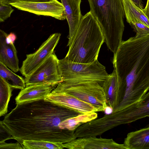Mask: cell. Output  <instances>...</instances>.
I'll return each mask as SVG.
<instances>
[{"label": "cell", "mask_w": 149, "mask_h": 149, "mask_svg": "<svg viewBox=\"0 0 149 149\" xmlns=\"http://www.w3.org/2000/svg\"><path fill=\"white\" fill-rule=\"evenodd\" d=\"M125 16L129 24L133 22H141L149 28V20L142 9L136 6L131 0H122Z\"/></svg>", "instance_id": "ac0fdd59"}, {"label": "cell", "mask_w": 149, "mask_h": 149, "mask_svg": "<svg viewBox=\"0 0 149 149\" xmlns=\"http://www.w3.org/2000/svg\"><path fill=\"white\" fill-rule=\"evenodd\" d=\"M22 144L26 149H58L64 148V143L41 140H24Z\"/></svg>", "instance_id": "44dd1931"}, {"label": "cell", "mask_w": 149, "mask_h": 149, "mask_svg": "<svg viewBox=\"0 0 149 149\" xmlns=\"http://www.w3.org/2000/svg\"><path fill=\"white\" fill-rule=\"evenodd\" d=\"M56 86L49 84H41L26 86L24 88L21 90L16 97V104L44 99L55 88Z\"/></svg>", "instance_id": "9a60e30c"}, {"label": "cell", "mask_w": 149, "mask_h": 149, "mask_svg": "<svg viewBox=\"0 0 149 149\" xmlns=\"http://www.w3.org/2000/svg\"><path fill=\"white\" fill-rule=\"evenodd\" d=\"M7 37L13 42H14L16 39V36L14 33H11L9 34H8Z\"/></svg>", "instance_id": "f546056e"}, {"label": "cell", "mask_w": 149, "mask_h": 149, "mask_svg": "<svg viewBox=\"0 0 149 149\" xmlns=\"http://www.w3.org/2000/svg\"><path fill=\"white\" fill-rule=\"evenodd\" d=\"M13 139L11 134L6 128L1 121L0 122V143H2L8 140Z\"/></svg>", "instance_id": "d4e9b609"}, {"label": "cell", "mask_w": 149, "mask_h": 149, "mask_svg": "<svg viewBox=\"0 0 149 149\" xmlns=\"http://www.w3.org/2000/svg\"><path fill=\"white\" fill-rule=\"evenodd\" d=\"M8 34L0 30V62L15 72L20 70L17 52L14 43L6 41Z\"/></svg>", "instance_id": "5bb4252c"}, {"label": "cell", "mask_w": 149, "mask_h": 149, "mask_svg": "<svg viewBox=\"0 0 149 149\" xmlns=\"http://www.w3.org/2000/svg\"><path fill=\"white\" fill-rule=\"evenodd\" d=\"M55 90L65 92L93 106L97 112L104 111L107 107L102 87L94 81L68 83L62 81Z\"/></svg>", "instance_id": "8992f818"}, {"label": "cell", "mask_w": 149, "mask_h": 149, "mask_svg": "<svg viewBox=\"0 0 149 149\" xmlns=\"http://www.w3.org/2000/svg\"><path fill=\"white\" fill-rule=\"evenodd\" d=\"M44 100L81 114L97 112V109L91 104L54 88L46 97Z\"/></svg>", "instance_id": "30bf717a"}, {"label": "cell", "mask_w": 149, "mask_h": 149, "mask_svg": "<svg viewBox=\"0 0 149 149\" xmlns=\"http://www.w3.org/2000/svg\"><path fill=\"white\" fill-rule=\"evenodd\" d=\"M58 68L63 81L68 83L94 81L102 86L109 76L105 67L97 60L91 63H81L64 58L58 60Z\"/></svg>", "instance_id": "5b68a950"}, {"label": "cell", "mask_w": 149, "mask_h": 149, "mask_svg": "<svg viewBox=\"0 0 149 149\" xmlns=\"http://www.w3.org/2000/svg\"><path fill=\"white\" fill-rule=\"evenodd\" d=\"M104 37L97 22L90 11L83 16L77 32L67 46L65 58L72 61L89 63L97 60Z\"/></svg>", "instance_id": "3957f363"}, {"label": "cell", "mask_w": 149, "mask_h": 149, "mask_svg": "<svg viewBox=\"0 0 149 149\" xmlns=\"http://www.w3.org/2000/svg\"><path fill=\"white\" fill-rule=\"evenodd\" d=\"M116 109L118 111L120 125L149 117V91L139 101L124 109Z\"/></svg>", "instance_id": "7c38bea8"}, {"label": "cell", "mask_w": 149, "mask_h": 149, "mask_svg": "<svg viewBox=\"0 0 149 149\" xmlns=\"http://www.w3.org/2000/svg\"><path fill=\"white\" fill-rule=\"evenodd\" d=\"M0 77L13 88L22 90L26 87L24 79L0 62Z\"/></svg>", "instance_id": "ffe728a7"}, {"label": "cell", "mask_w": 149, "mask_h": 149, "mask_svg": "<svg viewBox=\"0 0 149 149\" xmlns=\"http://www.w3.org/2000/svg\"><path fill=\"white\" fill-rule=\"evenodd\" d=\"M61 36L59 33L52 34L35 52L26 55L20 69L24 76L29 75L54 52Z\"/></svg>", "instance_id": "ba28073f"}, {"label": "cell", "mask_w": 149, "mask_h": 149, "mask_svg": "<svg viewBox=\"0 0 149 149\" xmlns=\"http://www.w3.org/2000/svg\"><path fill=\"white\" fill-rule=\"evenodd\" d=\"M58 60L54 52L31 74L25 77L26 86L41 84L56 86L62 82L58 70Z\"/></svg>", "instance_id": "52a82bcc"}, {"label": "cell", "mask_w": 149, "mask_h": 149, "mask_svg": "<svg viewBox=\"0 0 149 149\" xmlns=\"http://www.w3.org/2000/svg\"><path fill=\"white\" fill-rule=\"evenodd\" d=\"M14 10L10 5L0 4V22H3L9 17Z\"/></svg>", "instance_id": "cb8c5ba5"}, {"label": "cell", "mask_w": 149, "mask_h": 149, "mask_svg": "<svg viewBox=\"0 0 149 149\" xmlns=\"http://www.w3.org/2000/svg\"><path fill=\"white\" fill-rule=\"evenodd\" d=\"M69 27L68 46L75 34L83 17L81 12V0H61Z\"/></svg>", "instance_id": "4fadbf2b"}, {"label": "cell", "mask_w": 149, "mask_h": 149, "mask_svg": "<svg viewBox=\"0 0 149 149\" xmlns=\"http://www.w3.org/2000/svg\"><path fill=\"white\" fill-rule=\"evenodd\" d=\"M64 145L69 149H127L123 144L118 143L112 139L96 136L77 138Z\"/></svg>", "instance_id": "8fae6325"}, {"label": "cell", "mask_w": 149, "mask_h": 149, "mask_svg": "<svg viewBox=\"0 0 149 149\" xmlns=\"http://www.w3.org/2000/svg\"><path fill=\"white\" fill-rule=\"evenodd\" d=\"M13 88L2 78L0 77V116H3L8 111V107L12 96Z\"/></svg>", "instance_id": "7402d4cb"}, {"label": "cell", "mask_w": 149, "mask_h": 149, "mask_svg": "<svg viewBox=\"0 0 149 149\" xmlns=\"http://www.w3.org/2000/svg\"><path fill=\"white\" fill-rule=\"evenodd\" d=\"M5 0H0V4H4Z\"/></svg>", "instance_id": "4dcf8cb0"}, {"label": "cell", "mask_w": 149, "mask_h": 149, "mask_svg": "<svg viewBox=\"0 0 149 149\" xmlns=\"http://www.w3.org/2000/svg\"><path fill=\"white\" fill-rule=\"evenodd\" d=\"M10 5L19 10L38 15L50 16L61 20L66 19L64 7L57 0L48 2L20 1Z\"/></svg>", "instance_id": "9c48e42d"}, {"label": "cell", "mask_w": 149, "mask_h": 149, "mask_svg": "<svg viewBox=\"0 0 149 149\" xmlns=\"http://www.w3.org/2000/svg\"><path fill=\"white\" fill-rule=\"evenodd\" d=\"M97 117L96 112L80 114L64 120L60 123L59 127L62 129L75 131L80 125L95 119Z\"/></svg>", "instance_id": "d6986e66"}, {"label": "cell", "mask_w": 149, "mask_h": 149, "mask_svg": "<svg viewBox=\"0 0 149 149\" xmlns=\"http://www.w3.org/2000/svg\"><path fill=\"white\" fill-rule=\"evenodd\" d=\"M136 6L141 9H143V5L141 0H131Z\"/></svg>", "instance_id": "f1b7e54d"}, {"label": "cell", "mask_w": 149, "mask_h": 149, "mask_svg": "<svg viewBox=\"0 0 149 149\" xmlns=\"http://www.w3.org/2000/svg\"><path fill=\"white\" fill-rule=\"evenodd\" d=\"M91 12L103 33L108 48L115 54L121 44L125 16L122 0H88Z\"/></svg>", "instance_id": "277c9868"}, {"label": "cell", "mask_w": 149, "mask_h": 149, "mask_svg": "<svg viewBox=\"0 0 149 149\" xmlns=\"http://www.w3.org/2000/svg\"><path fill=\"white\" fill-rule=\"evenodd\" d=\"M20 1L40 2V0H5L4 4L10 5V3Z\"/></svg>", "instance_id": "4316f807"}, {"label": "cell", "mask_w": 149, "mask_h": 149, "mask_svg": "<svg viewBox=\"0 0 149 149\" xmlns=\"http://www.w3.org/2000/svg\"><path fill=\"white\" fill-rule=\"evenodd\" d=\"M113 54L120 109L141 100L149 90V35L122 41Z\"/></svg>", "instance_id": "7a4b0ae2"}, {"label": "cell", "mask_w": 149, "mask_h": 149, "mask_svg": "<svg viewBox=\"0 0 149 149\" xmlns=\"http://www.w3.org/2000/svg\"><path fill=\"white\" fill-rule=\"evenodd\" d=\"M0 149H25L22 144L17 141L15 143H0Z\"/></svg>", "instance_id": "484cf974"}, {"label": "cell", "mask_w": 149, "mask_h": 149, "mask_svg": "<svg viewBox=\"0 0 149 149\" xmlns=\"http://www.w3.org/2000/svg\"><path fill=\"white\" fill-rule=\"evenodd\" d=\"M123 144L127 149H149V126L128 133Z\"/></svg>", "instance_id": "e0dca14e"}, {"label": "cell", "mask_w": 149, "mask_h": 149, "mask_svg": "<svg viewBox=\"0 0 149 149\" xmlns=\"http://www.w3.org/2000/svg\"><path fill=\"white\" fill-rule=\"evenodd\" d=\"M143 11L149 20V0H148L145 8L142 9Z\"/></svg>", "instance_id": "83f0119b"}, {"label": "cell", "mask_w": 149, "mask_h": 149, "mask_svg": "<svg viewBox=\"0 0 149 149\" xmlns=\"http://www.w3.org/2000/svg\"><path fill=\"white\" fill-rule=\"evenodd\" d=\"M105 94L107 106L112 110L117 108L119 103V91L115 70L109 74V77L102 86Z\"/></svg>", "instance_id": "2e32d148"}, {"label": "cell", "mask_w": 149, "mask_h": 149, "mask_svg": "<svg viewBox=\"0 0 149 149\" xmlns=\"http://www.w3.org/2000/svg\"><path fill=\"white\" fill-rule=\"evenodd\" d=\"M130 24L136 32L135 37L140 38L149 35V28L139 22H133Z\"/></svg>", "instance_id": "603a6c76"}, {"label": "cell", "mask_w": 149, "mask_h": 149, "mask_svg": "<svg viewBox=\"0 0 149 149\" xmlns=\"http://www.w3.org/2000/svg\"><path fill=\"white\" fill-rule=\"evenodd\" d=\"M81 113L41 99L17 104L1 121L13 139L41 140L62 143L77 138L74 131L62 129L60 123Z\"/></svg>", "instance_id": "6da1fadb"}]
</instances>
